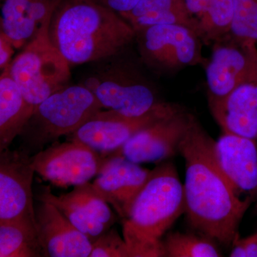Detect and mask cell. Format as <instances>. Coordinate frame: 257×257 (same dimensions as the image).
<instances>
[{
  "label": "cell",
  "mask_w": 257,
  "mask_h": 257,
  "mask_svg": "<svg viewBox=\"0 0 257 257\" xmlns=\"http://www.w3.org/2000/svg\"><path fill=\"white\" fill-rule=\"evenodd\" d=\"M109 156L93 182V187L124 220L135 198L150 178L152 170L143 168L124 157L110 153Z\"/></svg>",
  "instance_id": "5bb4252c"
},
{
  "label": "cell",
  "mask_w": 257,
  "mask_h": 257,
  "mask_svg": "<svg viewBox=\"0 0 257 257\" xmlns=\"http://www.w3.org/2000/svg\"><path fill=\"white\" fill-rule=\"evenodd\" d=\"M135 32L142 61L157 72H175L207 62L202 40L196 30L185 25H154Z\"/></svg>",
  "instance_id": "52a82bcc"
},
{
  "label": "cell",
  "mask_w": 257,
  "mask_h": 257,
  "mask_svg": "<svg viewBox=\"0 0 257 257\" xmlns=\"http://www.w3.org/2000/svg\"><path fill=\"white\" fill-rule=\"evenodd\" d=\"M223 133L257 140V58L244 78L224 99L209 105Z\"/></svg>",
  "instance_id": "9a60e30c"
},
{
  "label": "cell",
  "mask_w": 257,
  "mask_h": 257,
  "mask_svg": "<svg viewBox=\"0 0 257 257\" xmlns=\"http://www.w3.org/2000/svg\"><path fill=\"white\" fill-rule=\"evenodd\" d=\"M175 9L186 10L183 0H140L133 11L121 16L130 21L148 13Z\"/></svg>",
  "instance_id": "484cf974"
},
{
  "label": "cell",
  "mask_w": 257,
  "mask_h": 257,
  "mask_svg": "<svg viewBox=\"0 0 257 257\" xmlns=\"http://www.w3.org/2000/svg\"><path fill=\"white\" fill-rule=\"evenodd\" d=\"M215 140L192 115L180 145L185 161V214L192 228L224 246L239 239V228L252 198L235 194L216 160Z\"/></svg>",
  "instance_id": "6da1fadb"
},
{
  "label": "cell",
  "mask_w": 257,
  "mask_h": 257,
  "mask_svg": "<svg viewBox=\"0 0 257 257\" xmlns=\"http://www.w3.org/2000/svg\"><path fill=\"white\" fill-rule=\"evenodd\" d=\"M233 18V0H209L207 11L197 24V32L203 43L213 44L229 35Z\"/></svg>",
  "instance_id": "ffe728a7"
},
{
  "label": "cell",
  "mask_w": 257,
  "mask_h": 257,
  "mask_svg": "<svg viewBox=\"0 0 257 257\" xmlns=\"http://www.w3.org/2000/svg\"><path fill=\"white\" fill-rule=\"evenodd\" d=\"M49 35L71 65L122 53L136 32L121 15L92 0H63L51 19Z\"/></svg>",
  "instance_id": "7a4b0ae2"
},
{
  "label": "cell",
  "mask_w": 257,
  "mask_h": 257,
  "mask_svg": "<svg viewBox=\"0 0 257 257\" xmlns=\"http://www.w3.org/2000/svg\"><path fill=\"white\" fill-rule=\"evenodd\" d=\"M256 58V42L239 40L229 34L213 43L210 58L204 64L209 106L232 92Z\"/></svg>",
  "instance_id": "8fae6325"
},
{
  "label": "cell",
  "mask_w": 257,
  "mask_h": 257,
  "mask_svg": "<svg viewBox=\"0 0 257 257\" xmlns=\"http://www.w3.org/2000/svg\"><path fill=\"white\" fill-rule=\"evenodd\" d=\"M89 257H130L127 245L115 229H109L92 243Z\"/></svg>",
  "instance_id": "d4e9b609"
},
{
  "label": "cell",
  "mask_w": 257,
  "mask_h": 257,
  "mask_svg": "<svg viewBox=\"0 0 257 257\" xmlns=\"http://www.w3.org/2000/svg\"><path fill=\"white\" fill-rule=\"evenodd\" d=\"M35 204L37 236L47 257H89L92 242L50 203Z\"/></svg>",
  "instance_id": "2e32d148"
},
{
  "label": "cell",
  "mask_w": 257,
  "mask_h": 257,
  "mask_svg": "<svg viewBox=\"0 0 257 257\" xmlns=\"http://www.w3.org/2000/svg\"><path fill=\"white\" fill-rule=\"evenodd\" d=\"M182 108L178 104L165 101L140 116H126L109 109L101 110L69 135L68 140L86 144L101 153H111L119 150L140 130Z\"/></svg>",
  "instance_id": "30bf717a"
},
{
  "label": "cell",
  "mask_w": 257,
  "mask_h": 257,
  "mask_svg": "<svg viewBox=\"0 0 257 257\" xmlns=\"http://www.w3.org/2000/svg\"><path fill=\"white\" fill-rule=\"evenodd\" d=\"M63 0H4L1 31L11 39L15 48L24 47L52 18Z\"/></svg>",
  "instance_id": "e0dca14e"
},
{
  "label": "cell",
  "mask_w": 257,
  "mask_h": 257,
  "mask_svg": "<svg viewBox=\"0 0 257 257\" xmlns=\"http://www.w3.org/2000/svg\"><path fill=\"white\" fill-rule=\"evenodd\" d=\"M257 141V140H256ZM255 213H256V214H257V194H256V201H255Z\"/></svg>",
  "instance_id": "4dcf8cb0"
},
{
  "label": "cell",
  "mask_w": 257,
  "mask_h": 257,
  "mask_svg": "<svg viewBox=\"0 0 257 257\" xmlns=\"http://www.w3.org/2000/svg\"><path fill=\"white\" fill-rule=\"evenodd\" d=\"M60 197L109 227L116 221V216L108 206V203L96 192L93 184L89 182L74 186L72 192L62 194Z\"/></svg>",
  "instance_id": "603a6c76"
},
{
  "label": "cell",
  "mask_w": 257,
  "mask_h": 257,
  "mask_svg": "<svg viewBox=\"0 0 257 257\" xmlns=\"http://www.w3.org/2000/svg\"><path fill=\"white\" fill-rule=\"evenodd\" d=\"M109 154L96 151L86 144L69 140L52 144L31 156L35 172L58 187L77 186L100 173Z\"/></svg>",
  "instance_id": "ba28073f"
},
{
  "label": "cell",
  "mask_w": 257,
  "mask_h": 257,
  "mask_svg": "<svg viewBox=\"0 0 257 257\" xmlns=\"http://www.w3.org/2000/svg\"><path fill=\"white\" fill-rule=\"evenodd\" d=\"M99 61L81 83L95 95L103 108L126 116H140L165 101L157 97L152 84L135 64L121 55Z\"/></svg>",
  "instance_id": "5b68a950"
},
{
  "label": "cell",
  "mask_w": 257,
  "mask_h": 257,
  "mask_svg": "<svg viewBox=\"0 0 257 257\" xmlns=\"http://www.w3.org/2000/svg\"><path fill=\"white\" fill-rule=\"evenodd\" d=\"M184 213V184L175 165L164 161L152 170L123 220L130 257L166 256L162 236Z\"/></svg>",
  "instance_id": "3957f363"
},
{
  "label": "cell",
  "mask_w": 257,
  "mask_h": 257,
  "mask_svg": "<svg viewBox=\"0 0 257 257\" xmlns=\"http://www.w3.org/2000/svg\"><path fill=\"white\" fill-rule=\"evenodd\" d=\"M45 257L37 231L15 222H0V257Z\"/></svg>",
  "instance_id": "d6986e66"
},
{
  "label": "cell",
  "mask_w": 257,
  "mask_h": 257,
  "mask_svg": "<svg viewBox=\"0 0 257 257\" xmlns=\"http://www.w3.org/2000/svg\"><path fill=\"white\" fill-rule=\"evenodd\" d=\"M214 152L219 167L236 196L256 201V140L223 133L215 141Z\"/></svg>",
  "instance_id": "4fadbf2b"
},
{
  "label": "cell",
  "mask_w": 257,
  "mask_h": 257,
  "mask_svg": "<svg viewBox=\"0 0 257 257\" xmlns=\"http://www.w3.org/2000/svg\"><path fill=\"white\" fill-rule=\"evenodd\" d=\"M214 240L202 233L170 232L163 240L167 257L222 256Z\"/></svg>",
  "instance_id": "44dd1931"
},
{
  "label": "cell",
  "mask_w": 257,
  "mask_h": 257,
  "mask_svg": "<svg viewBox=\"0 0 257 257\" xmlns=\"http://www.w3.org/2000/svg\"><path fill=\"white\" fill-rule=\"evenodd\" d=\"M51 19L6 68L34 106L69 86L71 78L70 64L51 41Z\"/></svg>",
  "instance_id": "8992f818"
},
{
  "label": "cell",
  "mask_w": 257,
  "mask_h": 257,
  "mask_svg": "<svg viewBox=\"0 0 257 257\" xmlns=\"http://www.w3.org/2000/svg\"><path fill=\"white\" fill-rule=\"evenodd\" d=\"M14 45L6 34L0 31V68L5 70L9 67L13 61V55H14Z\"/></svg>",
  "instance_id": "83f0119b"
},
{
  "label": "cell",
  "mask_w": 257,
  "mask_h": 257,
  "mask_svg": "<svg viewBox=\"0 0 257 257\" xmlns=\"http://www.w3.org/2000/svg\"><path fill=\"white\" fill-rule=\"evenodd\" d=\"M94 3L115 12L120 15L133 11L140 0H92Z\"/></svg>",
  "instance_id": "4316f807"
},
{
  "label": "cell",
  "mask_w": 257,
  "mask_h": 257,
  "mask_svg": "<svg viewBox=\"0 0 257 257\" xmlns=\"http://www.w3.org/2000/svg\"><path fill=\"white\" fill-rule=\"evenodd\" d=\"M192 115L182 108L140 130L110 154L137 164L164 162L179 153V145Z\"/></svg>",
  "instance_id": "7c38bea8"
},
{
  "label": "cell",
  "mask_w": 257,
  "mask_h": 257,
  "mask_svg": "<svg viewBox=\"0 0 257 257\" xmlns=\"http://www.w3.org/2000/svg\"><path fill=\"white\" fill-rule=\"evenodd\" d=\"M35 106L25 99L8 69L0 76V151L10 148L31 117Z\"/></svg>",
  "instance_id": "ac0fdd59"
},
{
  "label": "cell",
  "mask_w": 257,
  "mask_h": 257,
  "mask_svg": "<svg viewBox=\"0 0 257 257\" xmlns=\"http://www.w3.org/2000/svg\"><path fill=\"white\" fill-rule=\"evenodd\" d=\"M241 239L246 250V257H257V232Z\"/></svg>",
  "instance_id": "f546056e"
},
{
  "label": "cell",
  "mask_w": 257,
  "mask_h": 257,
  "mask_svg": "<svg viewBox=\"0 0 257 257\" xmlns=\"http://www.w3.org/2000/svg\"><path fill=\"white\" fill-rule=\"evenodd\" d=\"M234 18L230 35L257 43V0H233Z\"/></svg>",
  "instance_id": "cb8c5ba5"
},
{
  "label": "cell",
  "mask_w": 257,
  "mask_h": 257,
  "mask_svg": "<svg viewBox=\"0 0 257 257\" xmlns=\"http://www.w3.org/2000/svg\"><path fill=\"white\" fill-rule=\"evenodd\" d=\"M183 2L187 13L198 24L207 11L209 0H183Z\"/></svg>",
  "instance_id": "f1b7e54d"
},
{
  "label": "cell",
  "mask_w": 257,
  "mask_h": 257,
  "mask_svg": "<svg viewBox=\"0 0 257 257\" xmlns=\"http://www.w3.org/2000/svg\"><path fill=\"white\" fill-rule=\"evenodd\" d=\"M35 199L40 202L50 203L59 211L72 224L87 236L92 242L111 227L96 220L92 216L84 214L72 204L66 202L60 197L54 195L48 186H42L35 194Z\"/></svg>",
  "instance_id": "7402d4cb"
},
{
  "label": "cell",
  "mask_w": 257,
  "mask_h": 257,
  "mask_svg": "<svg viewBox=\"0 0 257 257\" xmlns=\"http://www.w3.org/2000/svg\"><path fill=\"white\" fill-rule=\"evenodd\" d=\"M31 156L20 150L0 151V222H15L37 231Z\"/></svg>",
  "instance_id": "9c48e42d"
},
{
  "label": "cell",
  "mask_w": 257,
  "mask_h": 257,
  "mask_svg": "<svg viewBox=\"0 0 257 257\" xmlns=\"http://www.w3.org/2000/svg\"><path fill=\"white\" fill-rule=\"evenodd\" d=\"M103 106L82 84L69 85L35 106L19 135L18 150L32 156L79 130Z\"/></svg>",
  "instance_id": "277c9868"
}]
</instances>
